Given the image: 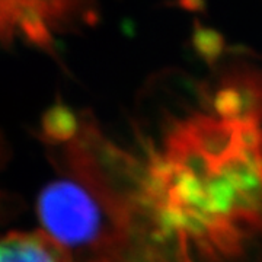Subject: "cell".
<instances>
[{
	"label": "cell",
	"mask_w": 262,
	"mask_h": 262,
	"mask_svg": "<svg viewBox=\"0 0 262 262\" xmlns=\"http://www.w3.org/2000/svg\"><path fill=\"white\" fill-rule=\"evenodd\" d=\"M151 213L208 262L262 237V117L208 106L170 122L139 172Z\"/></svg>",
	"instance_id": "cell-1"
},
{
	"label": "cell",
	"mask_w": 262,
	"mask_h": 262,
	"mask_svg": "<svg viewBox=\"0 0 262 262\" xmlns=\"http://www.w3.org/2000/svg\"><path fill=\"white\" fill-rule=\"evenodd\" d=\"M38 211L46 233L64 248L95 242L101 233V210L83 187L57 181L39 196Z\"/></svg>",
	"instance_id": "cell-2"
},
{
	"label": "cell",
	"mask_w": 262,
	"mask_h": 262,
	"mask_svg": "<svg viewBox=\"0 0 262 262\" xmlns=\"http://www.w3.org/2000/svg\"><path fill=\"white\" fill-rule=\"evenodd\" d=\"M92 0H0V41L24 35L44 50L58 29L84 18Z\"/></svg>",
	"instance_id": "cell-3"
},
{
	"label": "cell",
	"mask_w": 262,
	"mask_h": 262,
	"mask_svg": "<svg viewBox=\"0 0 262 262\" xmlns=\"http://www.w3.org/2000/svg\"><path fill=\"white\" fill-rule=\"evenodd\" d=\"M0 262H76L70 251L42 232H12L0 237Z\"/></svg>",
	"instance_id": "cell-4"
},
{
	"label": "cell",
	"mask_w": 262,
	"mask_h": 262,
	"mask_svg": "<svg viewBox=\"0 0 262 262\" xmlns=\"http://www.w3.org/2000/svg\"><path fill=\"white\" fill-rule=\"evenodd\" d=\"M42 130L53 140H67L79 131L77 117L66 105L57 103L44 115Z\"/></svg>",
	"instance_id": "cell-5"
}]
</instances>
